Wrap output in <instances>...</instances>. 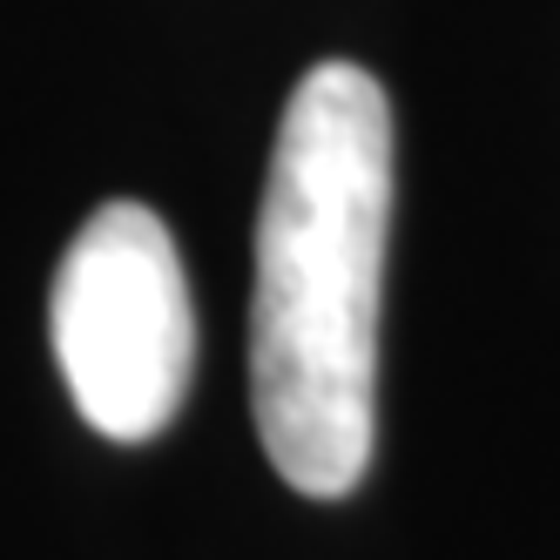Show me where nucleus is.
<instances>
[{"label": "nucleus", "instance_id": "obj_1", "mask_svg": "<svg viewBox=\"0 0 560 560\" xmlns=\"http://www.w3.org/2000/svg\"><path fill=\"white\" fill-rule=\"evenodd\" d=\"M385 236V89L358 61H317L277 122L250 304L257 439L270 466L311 500H345L372 466Z\"/></svg>", "mask_w": 560, "mask_h": 560}, {"label": "nucleus", "instance_id": "obj_2", "mask_svg": "<svg viewBox=\"0 0 560 560\" xmlns=\"http://www.w3.org/2000/svg\"><path fill=\"white\" fill-rule=\"evenodd\" d=\"M55 358L82 419L108 439H155L196 372V311L170 223L149 203H102L55 270Z\"/></svg>", "mask_w": 560, "mask_h": 560}]
</instances>
